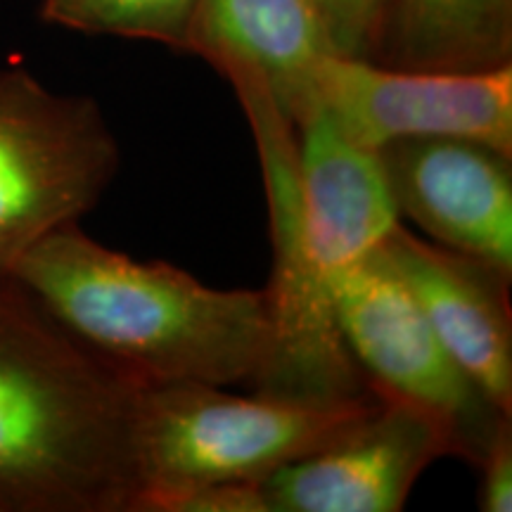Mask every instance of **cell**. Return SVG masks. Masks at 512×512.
<instances>
[{
	"label": "cell",
	"instance_id": "obj_1",
	"mask_svg": "<svg viewBox=\"0 0 512 512\" xmlns=\"http://www.w3.org/2000/svg\"><path fill=\"white\" fill-rule=\"evenodd\" d=\"M145 387L0 271V512H136Z\"/></svg>",
	"mask_w": 512,
	"mask_h": 512
},
{
	"label": "cell",
	"instance_id": "obj_2",
	"mask_svg": "<svg viewBox=\"0 0 512 512\" xmlns=\"http://www.w3.org/2000/svg\"><path fill=\"white\" fill-rule=\"evenodd\" d=\"M114 366L143 384H259L273 354L266 290H216L166 261L110 249L79 223L53 230L10 268Z\"/></svg>",
	"mask_w": 512,
	"mask_h": 512
},
{
	"label": "cell",
	"instance_id": "obj_3",
	"mask_svg": "<svg viewBox=\"0 0 512 512\" xmlns=\"http://www.w3.org/2000/svg\"><path fill=\"white\" fill-rule=\"evenodd\" d=\"M382 396L309 403L230 394L219 384H147L138 430L140 496L136 512L188 486L252 479L302 460L347 434Z\"/></svg>",
	"mask_w": 512,
	"mask_h": 512
},
{
	"label": "cell",
	"instance_id": "obj_4",
	"mask_svg": "<svg viewBox=\"0 0 512 512\" xmlns=\"http://www.w3.org/2000/svg\"><path fill=\"white\" fill-rule=\"evenodd\" d=\"M119 140L88 95H62L22 64L0 67V271L98 207Z\"/></svg>",
	"mask_w": 512,
	"mask_h": 512
},
{
	"label": "cell",
	"instance_id": "obj_5",
	"mask_svg": "<svg viewBox=\"0 0 512 512\" xmlns=\"http://www.w3.org/2000/svg\"><path fill=\"white\" fill-rule=\"evenodd\" d=\"M264 176L273 242V354L256 392L309 403H342L375 394L339 335L332 290L309 259L299 202L297 128L271 95L242 88Z\"/></svg>",
	"mask_w": 512,
	"mask_h": 512
},
{
	"label": "cell",
	"instance_id": "obj_6",
	"mask_svg": "<svg viewBox=\"0 0 512 512\" xmlns=\"http://www.w3.org/2000/svg\"><path fill=\"white\" fill-rule=\"evenodd\" d=\"M332 304L339 335L370 389L437 420L453 456L479 467L512 415L448 354L380 247L337 275Z\"/></svg>",
	"mask_w": 512,
	"mask_h": 512
},
{
	"label": "cell",
	"instance_id": "obj_7",
	"mask_svg": "<svg viewBox=\"0 0 512 512\" xmlns=\"http://www.w3.org/2000/svg\"><path fill=\"white\" fill-rule=\"evenodd\" d=\"M316 105L370 150L401 138H467L512 155V64L413 72L330 55L318 69Z\"/></svg>",
	"mask_w": 512,
	"mask_h": 512
},
{
	"label": "cell",
	"instance_id": "obj_8",
	"mask_svg": "<svg viewBox=\"0 0 512 512\" xmlns=\"http://www.w3.org/2000/svg\"><path fill=\"white\" fill-rule=\"evenodd\" d=\"M377 155L399 216L512 275V155L467 138H401Z\"/></svg>",
	"mask_w": 512,
	"mask_h": 512
},
{
	"label": "cell",
	"instance_id": "obj_9",
	"mask_svg": "<svg viewBox=\"0 0 512 512\" xmlns=\"http://www.w3.org/2000/svg\"><path fill=\"white\" fill-rule=\"evenodd\" d=\"M453 456L437 420L382 399L368 418L261 479L271 512H399L434 460Z\"/></svg>",
	"mask_w": 512,
	"mask_h": 512
},
{
	"label": "cell",
	"instance_id": "obj_10",
	"mask_svg": "<svg viewBox=\"0 0 512 512\" xmlns=\"http://www.w3.org/2000/svg\"><path fill=\"white\" fill-rule=\"evenodd\" d=\"M448 354L512 415V275L396 226L380 245Z\"/></svg>",
	"mask_w": 512,
	"mask_h": 512
},
{
	"label": "cell",
	"instance_id": "obj_11",
	"mask_svg": "<svg viewBox=\"0 0 512 512\" xmlns=\"http://www.w3.org/2000/svg\"><path fill=\"white\" fill-rule=\"evenodd\" d=\"M188 53L233 91L271 95L294 128L316 107L320 64L337 55L311 0H197Z\"/></svg>",
	"mask_w": 512,
	"mask_h": 512
},
{
	"label": "cell",
	"instance_id": "obj_12",
	"mask_svg": "<svg viewBox=\"0 0 512 512\" xmlns=\"http://www.w3.org/2000/svg\"><path fill=\"white\" fill-rule=\"evenodd\" d=\"M297 169L306 252L332 290L337 275L373 254L401 216L377 150L344 136L318 105L297 124Z\"/></svg>",
	"mask_w": 512,
	"mask_h": 512
},
{
	"label": "cell",
	"instance_id": "obj_13",
	"mask_svg": "<svg viewBox=\"0 0 512 512\" xmlns=\"http://www.w3.org/2000/svg\"><path fill=\"white\" fill-rule=\"evenodd\" d=\"M368 62L413 72L512 64V0H384Z\"/></svg>",
	"mask_w": 512,
	"mask_h": 512
},
{
	"label": "cell",
	"instance_id": "obj_14",
	"mask_svg": "<svg viewBox=\"0 0 512 512\" xmlns=\"http://www.w3.org/2000/svg\"><path fill=\"white\" fill-rule=\"evenodd\" d=\"M197 0H41L46 24L88 36L150 41L188 53Z\"/></svg>",
	"mask_w": 512,
	"mask_h": 512
},
{
	"label": "cell",
	"instance_id": "obj_15",
	"mask_svg": "<svg viewBox=\"0 0 512 512\" xmlns=\"http://www.w3.org/2000/svg\"><path fill=\"white\" fill-rule=\"evenodd\" d=\"M323 19L332 48L351 60H370L375 53L384 0H311Z\"/></svg>",
	"mask_w": 512,
	"mask_h": 512
},
{
	"label": "cell",
	"instance_id": "obj_16",
	"mask_svg": "<svg viewBox=\"0 0 512 512\" xmlns=\"http://www.w3.org/2000/svg\"><path fill=\"white\" fill-rule=\"evenodd\" d=\"M145 512H271L261 482L223 479L159 496Z\"/></svg>",
	"mask_w": 512,
	"mask_h": 512
},
{
	"label": "cell",
	"instance_id": "obj_17",
	"mask_svg": "<svg viewBox=\"0 0 512 512\" xmlns=\"http://www.w3.org/2000/svg\"><path fill=\"white\" fill-rule=\"evenodd\" d=\"M477 505L482 512L512 510V425H505L482 463Z\"/></svg>",
	"mask_w": 512,
	"mask_h": 512
}]
</instances>
